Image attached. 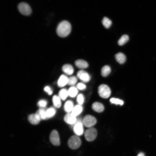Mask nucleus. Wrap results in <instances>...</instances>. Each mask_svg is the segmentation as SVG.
<instances>
[{"label": "nucleus", "instance_id": "f257e3e1", "mask_svg": "<svg viewBox=\"0 0 156 156\" xmlns=\"http://www.w3.org/2000/svg\"><path fill=\"white\" fill-rule=\"evenodd\" d=\"M71 29L70 23L66 21H63L58 24L56 29V33L60 37H65L69 34Z\"/></svg>", "mask_w": 156, "mask_h": 156}, {"label": "nucleus", "instance_id": "f03ea898", "mask_svg": "<svg viewBox=\"0 0 156 156\" xmlns=\"http://www.w3.org/2000/svg\"><path fill=\"white\" fill-rule=\"evenodd\" d=\"M81 139L76 135L71 136L69 139L68 142L69 147L73 149L78 148L81 145Z\"/></svg>", "mask_w": 156, "mask_h": 156}, {"label": "nucleus", "instance_id": "7ed1b4c3", "mask_svg": "<svg viewBox=\"0 0 156 156\" xmlns=\"http://www.w3.org/2000/svg\"><path fill=\"white\" fill-rule=\"evenodd\" d=\"M98 92L101 97L106 99L110 96L111 91L110 88L107 85L102 84L99 87Z\"/></svg>", "mask_w": 156, "mask_h": 156}, {"label": "nucleus", "instance_id": "20e7f679", "mask_svg": "<svg viewBox=\"0 0 156 156\" xmlns=\"http://www.w3.org/2000/svg\"><path fill=\"white\" fill-rule=\"evenodd\" d=\"M97 135V130L93 127L89 128L84 133L85 138L88 141H92L94 140L96 138Z\"/></svg>", "mask_w": 156, "mask_h": 156}, {"label": "nucleus", "instance_id": "39448f33", "mask_svg": "<svg viewBox=\"0 0 156 156\" xmlns=\"http://www.w3.org/2000/svg\"><path fill=\"white\" fill-rule=\"evenodd\" d=\"M18 8L20 12L24 15H29L31 12V7L28 4L25 3H20L18 5Z\"/></svg>", "mask_w": 156, "mask_h": 156}, {"label": "nucleus", "instance_id": "423d86ee", "mask_svg": "<svg viewBox=\"0 0 156 156\" xmlns=\"http://www.w3.org/2000/svg\"><path fill=\"white\" fill-rule=\"evenodd\" d=\"M82 122L85 126L90 128L96 124V120L94 116L90 115H87L84 117Z\"/></svg>", "mask_w": 156, "mask_h": 156}, {"label": "nucleus", "instance_id": "0eeeda50", "mask_svg": "<svg viewBox=\"0 0 156 156\" xmlns=\"http://www.w3.org/2000/svg\"><path fill=\"white\" fill-rule=\"evenodd\" d=\"M49 139L50 142L54 145L58 146L60 144V140L58 132L56 130H53L51 132Z\"/></svg>", "mask_w": 156, "mask_h": 156}, {"label": "nucleus", "instance_id": "6e6552de", "mask_svg": "<svg viewBox=\"0 0 156 156\" xmlns=\"http://www.w3.org/2000/svg\"><path fill=\"white\" fill-rule=\"evenodd\" d=\"M83 122L80 120H77L75 123L73 125L74 133L78 136L82 135L83 133Z\"/></svg>", "mask_w": 156, "mask_h": 156}, {"label": "nucleus", "instance_id": "1a4fd4ad", "mask_svg": "<svg viewBox=\"0 0 156 156\" xmlns=\"http://www.w3.org/2000/svg\"><path fill=\"white\" fill-rule=\"evenodd\" d=\"M77 76L80 79L85 82H88L90 79L89 74L86 71L82 70L77 72Z\"/></svg>", "mask_w": 156, "mask_h": 156}, {"label": "nucleus", "instance_id": "9d476101", "mask_svg": "<svg viewBox=\"0 0 156 156\" xmlns=\"http://www.w3.org/2000/svg\"><path fill=\"white\" fill-rule=\"evenodd\" d=\"M64 120L67 123L73 125L76 122L77 119L76 117L73 116L71 113L66 114L64 117Z\"/></svg>", "mask_w": 156, "mask_h": 156}, {"label": "nucleus", "instance_id": "9b49d317", "mask_svg": "<svg viewBox=\"0 0 156 156\" xmlns=\"http://www.w3.org/2000/svg\"><path fill=\"white\" fill-rule=\"evenodd\" d=\"M28 120L30 123L33 125L38 124L41 120L39 116L36 113L29 115Z\"/></svg>", "mask_w": 156, "mask_h": 156}, {"label": "nucleus", "instance_id": "f8f14e48", "mask_svg": "<svg viewBox=\"0 0 156 156\" xmlns=\"http://www.w3.org/2000/svg\"><path fill=\"white\" fill-rule=\"evenodd\" d=\"M68 78L64 75H62L59 78L57 81L58 86L60 87H62L65 86L68 82Z\"/></svg>", "mask_w": 156, "mask_h": 156}, {"label": "nucleus", "instance_id": "ddd939ff", "mask_svg": "<svg viewBox=\"0 0 156 156\" xmlns=\"http://www.w3.org/2000/svg\"><path fill=\"white\" fill-rule=\"evenodd\" d=\"M62 69L65 73L68 75L72 74L74 71L73 66L68 64L64 65L62 67Z\"/></svg>", "mask_w": 156, "mask_h": 156}, {"label": "nucleus", "instance_id": "4468645a", "mask_svg": "<svg viewBox=\"0 0 156 156\" xmlns=\"http://www.w3.org/2000/svg\"><path fill=\"white\" fill-rule=\"evenodd\" d=\"M92 109L98 112H101L104 109V107L103 104L99 102H95L92 105Z\"/></svg>", "mask_w": 156, "mask_h": 156}, {"label": "nucleus", "instance_id": "2eb2a0df", "mask_svg": "<svg viewBox=\"0 0 156 156\" xmlns=\"http://www.w3.org/2000/svg\"><path fill=\"white\" fill-rule=\"evenodd\" d=\"M75 65L80 69H85L88 66V64L86 61L82 60H78L75 62Z\"/></svg>", "mask_w": 156, "mask_h": 156}, {"label": "nucleus", "instance_id": "dca6fc26", "mask_svg": "<svg viewBox=\"0 0 156 156\" xmlns=\"http://www.w3.org/2000/svg\"><path fill=\"white\" fill-rule=\"evenodd\" d=\"M115 58L116 61L121 64L124 63L126 60L125 55L121 52H119L116 54L115 55Z\"/></svg>", "mask_w": 156, "mask_h": 156}, {"label": "nucleus", "instance_id": "f3484780", "mask_svg": "<svg viewBox=\"0 0 156 156\" xmlns=\"http://www.w3.org/2000/svg\"><path fill=\"white\" fill-rule=\"evenodd\" d=\"M45 108H40L38 109L36 114H37L41 120H47L46 111Z\"/></svg>", "mask_w": 156, "mask_h": 156}, {"label": "nucleus", "instance_id": "a211bd4d", "mask_svg": "<svg viewBox=\"0 0 156 156\" xmlns=\"http://www.w3.org/2000/svg\"><path fill=\"white\" fill-rule=\"evenodd\" d=\"M74 107L73 103L70 100L66 101L64 105V110L68 113L72 112Z\"/></svg>", "mask_w": 156, "mask_h": 156}, {"label": "nucleus", "instance_id": "6ab92c4d", "mask_svg": "<svg viewBox=\"0 0 156 156\" xmlns=\"http://www.w3.org/2000/svg\"><path fill=\"white\" fill-rule=\"evenodd\" d=\"M82 110V107L80 105H77L74 107L71 114L73 116L76 117L81 112Z\"/></svg>", "mask_w": 156, "mask_h": 156}, {"label": "nucleus", "instance_id": "aec40b11", "mask_svg": "<svg viewBox=\"0 0 156 156\" xmlns=\"http://www.w3.org/2000/svg\"><path fill=\"white\" fill-rule=\"evenodd\" d=\"M111 69L110 66L108 65H105L101 68V74L104 77L107 76L110 73Z\"/></svg>", "mask_w": 156, "mask_h": 156}, {"label": "nucleus", "instance_id": "412c9836", "mask_svg": "<svg viewBox=\"0 0 156 156\" xmlns=\"http://www.w3.org/2000/svg\"><path fill=\"white\" fill-rule=\"evenodd\" d=\"M68 95V90L65 88L60 90L58 93V96L63 101L65 100Z\"/></svg>", "mask_w": 156, "mask_h": 156}, {"label": "nucleus", "instance_id": "4be33fe9", "mask_svg": "<svg viewBox=\"0 0 156 156\" xmlns=\"http://www.w3.org/2000/svg\"><path fill=\"white\" fill-rule=\"evenodd\" d=\"M52 101L55 107L59 108L61 106V99L58 96L54 95L52 98Z\"/></svg>", "mask_w": 156, "mask_h": 156}, {"label": "nucleus", "instance_id": "5701e85b", "mask_svg": "<svg viewBox=\"0 0 156 156\" xmlns=\"http://www.w3.org/2000/svg\"><path fill=\"white\" fill-rule=\"evenodd\" d=\"M56 113V110L54 108L50 107L47 109L46 111L47 120L52 117Z\"/></svg>", "mask_w": 156, "mask_h": 156}, {"label": "nucleus", "instance_id": "b1692460", "mask_svg": "<svg viewBox=\"0 0 156 156\" xmlns=\"http://www.w3.org/2000/svg\"><path fill=\"white\" fill-rule=\"evenodd\" d=\"M129 36L127 35H122L118 41V44L120 46H122L125 44L129 40Z\"/></svg>", "mask_w": 156, "mask_h": 156}, {"label": "nucleus", "instance_id": "393cba45", "mask_svg": "<svg viewBox=\"0 0 156 156\" xmlns=\"http://www.w3.org/2000/svg\"><path fill=\"white\" fill-rule=\"evenodd\" d=\"M102 22L104 27L107 29L109 28L111 26L112 24L111 21L106 17H103Z\"/></svg>", "mask_w": 156, "mask_h": 156}, {"label": "nucleus", "instance_id": "a878e982", "mask_svg": "<svg viewBox=\"0 0 156 156\" xmlns=\"http://www.w3.org/2000/svg\"><path fill=\"white\" fill-rule=\"evenodd\" d=\"M68 95L71 97H75L77 94L78 90L77 88L75 87H70L68 90Z\"/></svg>", "mask_w": 156, "mask_h": 156}, {"label": "nucleus", "instance_id": "bb28decb", "mask_svg": "<svg viewBox=\"0 0 156 156\" xmlns=\"http://www.w3.org/2000/svg\"><path fill=\"white\" fill-rule=\"evenodd\" d=\"M77 78L75 76L70 77L68 78V84L70 86L75 85L77 81Z\"/></svg>", "mask_w": 156, "mask_h": 156}, {"label": "nucleus", "instance_id": "cd10ccee", "mask_svg": "<svg viewBox=\"0 0 156 156\" xmlns=\"http://www.w3.org/2000/svg\"><path fill=\"white\" fill-rule=\"evenodd\" d=\"M110 101L112 103L116 105H122L124 103L123 101L117 98H112L110 99Z\"/></svg>", "mask_w": 156, "mask_h": 156}, {"label": "nucleus", "instance_id": "c85d7f7f", "mask_svg": "<svg viewBox=\"0 0 156 156\" xmlns=\"http://www.w3.org/2000/svg\"><path fill=\"white\" fill-rule=\"evenodd\" d=\"M84 97L81 94H79L77 97V101L78 103L80 105L82 104L84 101Z\"/></svg>", "mask_w": 156, "mask_h": 156}, {"label": "nucleus", "instance_id": "c756f323", "mask_svg": "<svg viewBox=\"0 0 156 156\" xmlns=\"http://www.w3.org/2000/svg\"><path fill=\"white\" fill-rule=\"evenodd\" d=\"M47 104V101L46 100H41L38 101L37 105L40 108H45Z\"/></svg>", "mask_w": 156, "mask_h": 156}, {"label": "nucleus", "instance_id": "7c9ffc66", "mask_svg": "<svg viewBox=\"0 0 156 156\" xmlns=\"http://www.w3.org/2000/svg\"><path fill=\"white\" fill-rule=\"evenodd\" d=\"M76 86L77 88L80 90H84L86 88V85L81 83H78L77 84Z\"/></svg>", "mask_w": 156, "mask_h": 156}, {"label": "nucleus", "instance_id": "2f4dec72", "mask_svg": "<svg viewBox=\"0 0 156 156\" xmlns=\"http://www.w3.org/2000/svg\"><path fill=\"white\" fill-rule=\"evenodd\" d=\"M44 91L47 93L51 90L50 87L49 86H46L44 88Z\"/></svg>", "mask_w": 156, "mask_h": 156}, {"label": "nucleus", "instance_id": "473e14b6", "mask_svg": "<svg viewBox=\"0 0 156 156\" xmlns=\"http://www.w3.org/2000/svg\"><path fill=\"white\" fill-rule=\"evenodd\" d=\"M137 156H144V153H140L137 155Z\"/></svg>", "mask_w": 156, "mask_h": 156}, {"label": "nucleus", "instance_id": "72a5a7b5", "mask_svg": "<svg viewBox=\"0 0 156 156\" xmlns=\"http://www.w3.org/2000/svg\"><path fill=\"white\" fill-rule=\"evenodd\" d=\"M48 94L49 95H51L52 93V90H51L48 93Z\"/></svg>", "mask_w": 156, "mask_h": 156}]
</instances>
